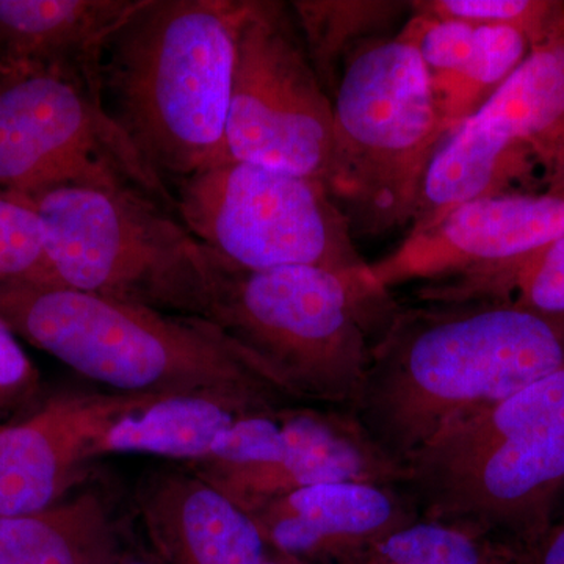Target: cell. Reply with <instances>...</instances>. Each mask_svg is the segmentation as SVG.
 I'll return each instance as SVG.
<instances>
[{"mask_svg":"<svg viewBox=\"0 0 564 564\" xmlns=\"http://www.w3.org/2000/svg\"><path fill=\"white\" fill-rule=\"evenodd\" d=\"M564 367V318L505 304H399L351 413L403 464L459 419Z\"/></svg>","mask_w":564,"mask_h":564,"instance_id":"6da1fadb","label":"cell"},{"mask_svg":"<svg viewBox=\"0 0 564 564\" xmlns=\"http://www.w3.org/2000/svg\"><path fill=\"white\" fill-rule=\"evenodd\" d=\"M247 0H140L99 63L102 109L170 188L231 161L226 144Z\"/></svg>","mask_w":564,"mask_h":564,"instance_id":"7a4b0ae2","label":"cell"},{"mask_svg":"<svg viewBox=\"0 0 564 564\" xmlns=\"http://www.w3.org/2000/svg\"><path fill=\"white\" fill-rule=\"evenodd\" d=\"M397 307L372 269L243 272L215 256L199 318L215 323L295 402L351 411Z\"/></svg>","mask_w":564,"mask_h":564,"instance_id":"3957f363","label":"cell"},{"mask_svg":"<svg viewBox=\"0 0 564 564\" xmlns=\"http://www.w3.org/2000/svg\"><path fill=\"white\" fill-rule=\"evenodd\" d=\"M0 322L115 392L217 391L278 406L300 404L203 318L61 285L0 282Z\"/></svg>","mask_w":564,"mask_h":564,"instance_id":"277c9868","label":"cell"},{"mask_svg":"<svg viewBox=\"0 0 564 564\" xmlns=\"http://www.w3.org/2000/svg\"><path fill=\"white\" fill-rule=\"evenodd\" d=\"M419 514L524 545L564 505V367L459 419L403 464Z\"/></svg>","mask_w":564,"mask_h":564,"instance_id":"5b68a950","label":"cell"},{"mask_svg":"<svg viewBox=\"0 0 564 564\" xmlns=\"http://www.w3.org/2000/svg\"><path fill=\"white\" fill-rule=\"evenodd\" d=\"M333 118L325 185L351 234L411 225L430 163L448 137L413 44L395 35L356 51L340 73Z\"/></svg>","mask_w":564,"mask_h":564,"instance_id":"8992f818","label":"cell"},{"mask_svg":"<svg viewBox=\"0 0 564 564\" xmlns=\"http://www.w3.org/2000/svg\"><path fill=\"white\" fill-rule=\"evenodd\" d=\"M24 202L43 223L50 285L202 314L214 252L159 199L132 188L65 187Z\"/></svg>","mask_w":564,"mask_h":564,"instance_id":"52a82bcc","label":"cell"},{"mask_svg":"<svg viewBox=\"0 0 564 564\" xmlns=\"http://www.w3.org/2000/svg\"><path fill=\"white\" fill-rule=\"evenodd\" d=\"M172 193L185 228L231 269L370 270L322 181L231 159L176 182Z\"/></svg>","mask_w":564,"mask_h":564,"instance_id":"ba28073f","label":"cell"},{"mask_svg":"<svg viewBox=\"0 0 564 564\" xmlns=\"http://www.w3.org/2000/svg\"><path fill=\"white\" fill-rule=\"evenodd\" d=\"M65 187L132 188L174 210L172 188L90 88L50 70L3 73L0 195L32 199Z\"/></svg>","mask_w":564,"mask_h":564,"instance_id":"9c48e42d","label":"cell"},{"mask_svg":"<svg viewBox=\"0 0 564 564\" xmlns=\"http://www.w3.org/2000/svg\"><path fill=\"white\" fill-rule=\"evenodd\" d=\"M564 192V43L530 52L430 163L421 206L432 217L486 196Z\"/></svg>","mask_w":564,"mask_h":564,"instance_id":"30bf717a","label":"cell"},{"mask_svg":"<svg viewBox=\"0 0 564 564\" xmlns=\"http://www.w3.org/2000/svg\"><path fill=\"white\" fill-rule=\"evenodd\" d=\"M333 99L304 47L291 3L247 0L237 33L229 159L326 182Z\"/></svg>","mask_w":564,"mask_h":564,"instance_id":"8fae6325","label":"cell"},{"mask_svg":"<svg viewBox=\"0 0 564 564\" xmlns=\"http://www.w3.org/2000/svg\"><path fill=\"white\" fill-rule=\"evenodd\" d=\"M564 236V192L508 193L455 207L370 265L386 291L524 258Z\"/></svg>","mask_w":564,"mask_h":564,"instance_id":"7c38bea8","label":"cell"},{"mask_svg":"<svg viewBox=\"0 0 564 564\" xmlns=\"http://www.w3.org/2000/svg\"><path fill=\"white\" fill-rule=\"evenodd\" d=\"M150 395L62 393L22 421L0 426V516L33 513L65 500L87 480L96 441Z\"/></svg>","mask_w":564,"mask_h":564,"instance_id":"4fadbf2b","label":"cell"},{"mask_svg":"<svg viewBox=\"0 0 564 564\" xmlns=\"http://www.w3.org/2000/svg\"><path fill=\"white\" fill-rule=\"evenodd\" d=\"M269 547L311 564H347L421 518L400 485L311 486L250 508Z\"/></svg>","mask_w":564,"mask_h":564,"instance_id":"5bb4252c","label":"cell"},{"mask_svg":"<svg viewBox=\"0 0 564 564\" xmlns=\"http://www.w3.org/2000/svg\"><path fill=\"white\" fill-rule=\"evenodd\" d=\"M135 502L161 564H262L269 551L252 516L187 467L147 475Z\"/></svg>","mask_w":564,"mask_h":564,"instance_id":"9a60e30c","label":"cell"},{"mask_svg":"<svg viewBox=\"0 0 564 564\" xmlns=\"http://www.w3.org/2000/svg\"><path fill=\"white\" fill-rule=\"evenodd\" d=\"M139 2L0 0V69L61 74L90 88L101 101L104 46Z\"/></svg>","mask_w":564,"mask_h":564,"instance_id":"2e32d148","label":"cell"},{"mask_svg":"<svg viewBox=\"0 0 564 564\" xmlns=\"http://www.w3.org/2000/svg\"><path fill=\"white\" fill-rule=\"evenodd\" d=\"M273 406L278 404L217 391L151 393L110 423L93 445V459L132 454L159 456L185 466L203 463L221 434L240 417Z\"/></svg>","mask_w":564,"mask_h":564,"instance_id":"e0dca14e","label":"cell"},{"mask_svg":"<svg viewBox=\"0 0 564 564\" xmlns=\"http://www.w3.org/2000/svg\"><path fill=\"white\" fill-rule=\"evenodd\" d=\"M187 469L231 497L245 511L265 500L311 486L343 481L402 485L403 480L402 467L373 444L358 419L333 440L281 462L245 469Z\"/></svg>","mask_w":564,"mask_h":564,"instance_id":"ac0fdd59","label":"cell"},{"mask_svg":"<svg viewBox=\"0 0 564 564\" xmlns=\"http://www.w3.org/2000/svg\"><path fill=\"white\" fill-rule=\"evenodd\" d=\"M121 552L113 511L96 491L0 516V564H113Z\"/></svg>","mask_w":564,"mask_h":564,"instance_id":"d6986e66","label":"cell"},{"mask_svg":"<svg viewBox=\"0 0 564 564\" xmlns=\"http://www.w3.org/2000/svg\"><path fill=\"white\" fill-rule=\"evenodd\" d=\"M415 299L430 304H505L564 318V236L514 261L423 282Z\"/></svg>","mask_w":564,"mask_h":564,"instance_id":"ffe728a7","label":"cell"},{"mask_svg":"<svg viewBox=\"0 0 564 564\" xmlns=\"http://www.w3.org/2000/svg\"><path fill=\"white\" fill-rule=\"evenodd\" d=\"M304 47L323 88L333 99L345 62L411 10L389 0H300L291 2Z\"/></svg>","mask_w":564,"mask_h":564,"instance_id":"44dd1931","label":"cell"},{"mask_svg":"<svg viewBox=\"0 0 564 564\" xmlns=\"http://www.w3.org/2000/svg\"><path fill=\"white\" fill-rule=\"evenodd\" d=\"M518 556L519 545L421 516L347 564H518Z\"/></svg>","mask_w":564,"mask_h":564,"instance_id":"7402d4cb","label":"cell"},{"mask_svg":"<svg viewBox=\"0 0 564 564\" xmlns=\"http://www.w3.org/2000/svg\"><path fill=\"white\" fill-rule=\"evenodd\" d=\"M532 47L510 28H477L473 57L458 80L436 101L448 135L481 109L525 62Z\"/></svg>","mask_w":564,"mask_h":564,"instance_id":"603a6c76","label":"cell"},{"mask_svg":"<svg viewBox=\"0 0 564 564\" xmlns=\"http://www.w3.org/2000/svg\"><path fill=\"white\" fill-rule=\"evenodd\" d=\"M419 17L464 22L474 28H510L529 40L532 51L564 43V2L554 0H417Z\"/></svg>","mask_w":564,"mask_h":564,"instance_id":"cb8c5ba5","label":"cell"},{"mask_svg":"<svg viewBox=\"0 0 564 564\" xmlns=\"http://www.w3.org/2000/svg\"><path fill=\"white\" fill-rule=\"evenodd\" d=\"M0 282L50 284L43 223L31 204L0 195Z\"/></svg>","mask_w":564,"mask_h":564,"instance_id":"d4e9b609","label":"cell"},{"mask_svg":"<svg viewBox=\"0 0 564 564\" xmlns=\"http://www.w3.org/2000/svg\"><path fill=\"white\" fill-rule=\"evenodd\" d=\"M36 388V372L17 336L0 322V406L21 402Z\"/></svg>","mask_w":564,"mask_h":564,"instance_id":"484cf974","label":"cell"},{"mask_svg":"<svg viewBox=\"0 0 564 564\" xmlns=\"http://www.w3.org/2000/svg\"><path fill=\"white\" fill-rule=\"evenodd\" d=\"M518 564H564V510L540 536L519 545Z\"/></svg>","mask_w":564,"mask_h":564,"instance_id":"4316f807","label":"cell"},{"mask_svg":"<svg viewBox=\"0 0 564 564\" xmlns=\"http://www.w3.org/2000/svg\"><path fill=\"white\" fill-rule=\"evenodd\" d=\"M113 564H161L151 552L122 551Z\"/></svg>","mask_w":564,"mask_h":564,"instance_id":"83f0119b","label":"cell"},{"mask_svg":"<svg viewBox=\"0 0 564 564\" xmlns=\"http://www.w3.org/2000/svg\"><path fill=\"white\" fill-rule=\"evenodd\" d=\"M262 564H311L304 562L302 558L296 556L284 554V552L276 551V549L269 547L267 551L265 558Z\"/></svg>","mask_w":564,"mask_h":564,"instance_id":"f1b7e54d","label":"cell"},{"mask_svg":"<svg viewBox=\"0 0 564 564\" xmlns=\"http://www.w3.org/2000/svg\"><path fill=\"white\" fill-rule=\"evenodd\" d=\"M2 74H3V70H2V69H0V77H2Z\"/></svg>","mask_w":564,"mask_h":564,"instance_id":"f546056e","label":"cell"}]
</instances>
